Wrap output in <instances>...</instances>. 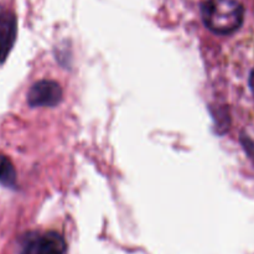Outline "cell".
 Here are the masks:
<instances>
[{
	"instance_id": "cell-1",
	"label": "cell",
	"mask_w": 254,
	"mask_h": 254,
	"mask_svg": "<svg viewBox=\"0 0 254 254\" xmlns=\"http://www.w3.org/2000/svg\"><path fill=\"white\" fill-rule=\"evenodd\" d=\"M201 16L208 30L230 35L242 26L245 9L237 0H206L201 5Z\"/></svg>"
},
{
	"instance_id": "cell-2",
	"label": "cell",
	"mask_w": 254,
	"mask_h": 254,
	"mask_svg": "<svg viewBox=\"0 0 254 254\" xmlns=\"http://www.w3.org/2000/svg\"><path fill=\"white\" fill-rule=\"evenodd\" d=\"M66 248V241L60 233L34 232L25 236L20 254H64Z\"/></svg>"
},
{
	"instance_id": "cell-3",
	"label": "cell",
	"mask_w": 254,
	"mask_h": 254,
	"mask_svg": "<svg viewBox=\"0 0 254 254\" xmlns=\"http://www.w3.org/2000/svg\"><path fill=\"white\" fill-rule=\"evenodd\" d=\"M61 86L57 82L42 79L32 84L27 93V102L31 107H56L62 101Z\"/></svg>"
},
{
	"instance_id": "cell-4",
	"label": "cell",
	"mask_w": 254,
	"mask_h": 254,
	"mask_svg": "<svg viewBox=\"0 0 254 254\" xmlns=\"http://www.w3.org/2000/svg\"><path fill=\"white\" fill-rule=\"evenodd\" d=\"M16 17L9 10L0 7V66L9 56L16 40Z\"/></svg>"
},
{
	"instance_id": "cell-5",
	"label": "cell",
	"mask_w": 254,
	"mask_h": 254,
	"mask_svg": "<svg viewBox=\"0 0 254 254\" xmlns=\"http://www.w3.org/2000/svg\"><path fill=\"white\" fill-rule=\"evenodd\" d=\"M0 184L5 188L16 186V171L7 156L0 155Z\"/></svg>"
},
{
	"instance_id": "cell-6",
	"label": "cell",
	"mask_w": 254,
	"mask_h": 254,
	"mask_svg": "<svg viewBox=\"0 0 254 254\" xmlns=\"http://www.w3.org/2000/svg\"><path fill=\"white\" fill-rule=\"evenodd\" d=\"M250 87H251V91L253 92L254 94V69L251 72V76H250Z\"/></svg>"
}]
</instances>
